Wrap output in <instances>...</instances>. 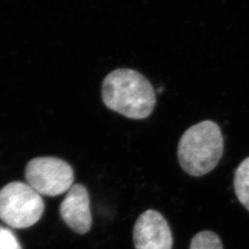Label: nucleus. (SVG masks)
<instances>
[{
	"instance_id": "f257e3e1",
	"label": "nucleus",
	"mask_w": 249,
	"mask_h": 249,
	"mask_svg": "<svg viewBox=\"0 0 249 249\" xmlns=\"http://www.w3.org/2000/svg\"><path fill=\"white\" fill-rule=\"evenodd\" d=\"M102 98L110 110L137 120L147 118L156 105L151 82L130 69H118L107 75L102 85Z\"/></svg>"
},
{
	"instance_id": "f03ea898",
	"label": "nucleus",
	"mask_w": 249,
	"mask_h": 249,
	"mask_svg": "<svg viewBox=\"0 0 249 249\" xmlns=\"http://www.w3.org/2000/svg\"><path fill=\"white\" fill-rule=\"evenodd\" d=\"M223 137L219 124L204 120L190 126L178 144V160L191 177H202L217 166L223 153Z\"/></svg>"
},
{
	"instance_id": "7ed1b4c3",
	"label": "nucleus",
	"mask_w": 249,
	"mask_h": 249,
	"mask_svg": "<svg viewBox=\"0 0 249 249\" xmlns=\"http://www.w3.org/2000/svg\"><path fill=\"white\" fill-rule=\"evenodd\" d=\"M45 212L42 196L23 182H12L0 190V220L14 229L29 228Z\"/></svg>"
},
{
	"instance_id": "20e7f679",
	"label": "nucleus",
	"mask_w": 249,
	"mask_h": 249,
	"mask_svg": "<svg viewBox=\"0 0 249 249\" xmlns=\"http://www.w3.org/2000/svg\"><path fill=\"white\" fill-rule=\"evenodd\" d=\"M27 184L41 196H55L68 192L73 186L74 172L65 160L55 157H38L25 168Z\"/></svg>"
},
{
	"instance_id": "39448f33",
	"label": "nucleus",
	"mask_w": 249,
	"mask_h": 249,
	"mask_svg": "<svg viewBox=\"0 0 249 249\" xmlns=\"http://www.w3.org/2000/svg\"><path fill=\"white\" fill-rule=\"evenodd\" d=\"M136 249H172L173 234L169 224L157 211L148 210L137 220L133 228Z\"/></svg>"
},
{
	"instance_id": "423d86ee",
	"label": "nucleus",
	"mask_w": 249,
	"mask_h": 249,
	"mask_svg": "<svg viewBox=\"0 0 249 249\" xmlns=\"http://www.w3.org/2000/svg\"><path fill=\"white\" fill-rule=\"evenodd\" d=\"M60 215L65 223L76 231L84 234L89 231L92 218L87 188L81 184L73 185L60 205Z\"/></svg>"
},
{
	"instance_id": "0eeeda50",
	"label": "nucleus",
	"mask_w": 249,
	"mask_h": 249,
	"mask_svg": "<svg viewBox=\"0 0 249 249\" xmlns=\"http://www.w3.org/2000/svg\"><path fill=\"white\" fill-rule=\"evenodd\" d=\"M233 187L241 204L249 212V157L243 160L235 170Z\"/></svg>"
},
{
	"instance_id": "6e6552de",
	"label": "nucleus",
	"mask_w": 249,
	"mask_h": 249,
	"mask_svg": "<svg viewBox=\"0 0 249 249\" xmlns=\"http://www.w3.org/2000/svg\"><path fill=\"white\" fill-rule=\"evenodd\" d=\"M189 249H223V243L213 231H199L192 238Z\"/></svg>"
},
{
	"instance_id": "1a4fd4ad",
	"label": "nucleus",
	"mask_w": 249,
	"mask_h": 249,
	"mask_svg": "<svg viewBox=\"0 0 249 249\" xmlns=\"http://www.w3.org/2000/svg\"><path fill=\"white\" fill-rule=\"evenodd\" d=\"M0 249H22L15 233L0 225Z\"/></svg>"
}]
</instances>
